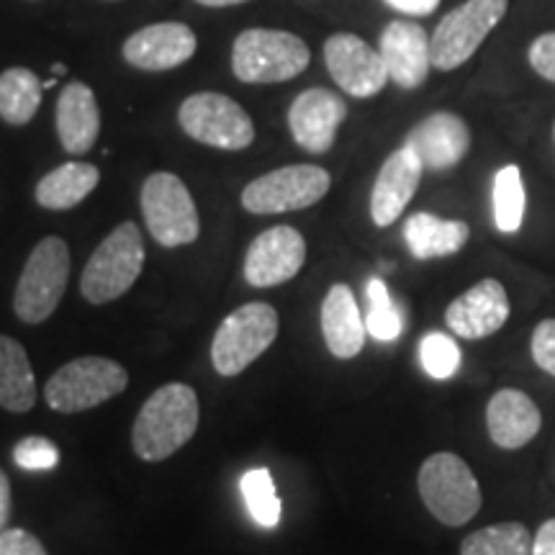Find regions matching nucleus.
Segmentation results:
<instances>
[{
	"label": "nucleus",
	"instance_id": "obj_1",
	"mask_svg": "<svg viewBox=\"0 0 555 555\" xmlns=\"http://www.w3.org/2000/svg\"><path fill=\"white\" fill-rule=\"evenodd\" d=\"M201 422L198 393L189 384H168L157 388L139 409L131 427V448L147 463L168 461L189 446Z\"/></svg>",
	"mask_w": 555,
	"mask_h": 555
},
{
	"label": "nucleus",
	"instance_id": "obj_2",
	"mask_svg": "<svg viewBox=\"0 0 555 555\" xmlns=\"http://www.w3.org/2000/svg\"><path fill=\"white\" fill-rule=\"evenodd\" d=\"M416 489L429 515L446 527H463L481 512L483 496L478 478L455 453L429 455L416 476Z\"/></svg>",
	"mask_w": 555,
	"mask_h": 555
},
{
	"label": "nucleus",
	"instance_id": "obj_3",
	"mask_svg": "<svg viewBox=\"0 0 555 555\" xmlns=\"http://www.w3.org/2000/svg\"><path fill=\"white\" fill-rule=\"evenodd\" d=\"M307 41L291 31L247 29L234 39L232 73L249 86L286 82L309 67Z\"/></svg>",
	"mask_w": 555,
	"mask_h": 555
},
{
	"label": "nucleus",
	"instance_id": "obj_4",
	"mask_svg": "<svg viewBox=\"0 0 555 555\" xmlns=\"http://www.w3.org/2000/svg\"><path fill=\"white\" fill-rule=\"evenodd\" d=\"M144 268V240L134 221H124L90 255L80 275V294L88 304H111L134 286Z\"/></svg>",
	"mask_w": 555,
	"mask_h": 555
},
{
	"label": "nucleus",
	"instance_id": "obj_5",
	"mask_svg": "<svg viewBox=\"0 0 555 555\" xmlns=\"http://www.w3.org/2000/svg\"><path fill=\"white\" fill-rule=\"evenodd\" d=\"M129 386L127 367L111 358L86 356L69 360L52 373L44 386V399L60 414H80L106 404Z\"/></svg>",
	"mask_w": 555,
	"mask_h": 555
},
{
	"label": "nucleus",
	"instance_id": "obj_6",
	"mask_svg": "<svg viewBox=\"0 0 555 555\" xmlns=\"http://www.w3.org/2000/svg\"><path fill=\"white\" fill-rule=\"evenodd\" d=\"M69 281V247L60 237H44L31 249L13 291V311L24 324H41L57 311Z\"/></svg>",
	"mask_w": 555,
	"mask_h": 555
},
{
	"label": "nucleus",
	"instance_id": "obj_7",
	"mask_svg": "<svg viewBox=\"0 0 555 555\" xmlns=\"http://www.w3.org/2000/svg\"><path fill=\"white\" fill-rule=\"evenodd\" d=\"M278 337V311L270 304L253 301L232 311L219 324L211 343V363L219 376L232 378L247 371Z\"/></svg>",
	"mask_w": 555,
	"mask_h": 555
},
{
	"label": "nucleus",
	"instance_id": "obj_8",
	"mask_svg": "<svg viewBox=\"0 0 555 555\" xmlns=\"http://www.w3.org/2000/svg\"><path fill=\"white\" fill-rule=\"evenodd\" d=\"M506 5L509 0H466L450 11L429 37L433 67L450 73L466 65L504 18Z\"/></svg>",
	"mask_w": 555,
	"mask_h": 555
},
{
	"label": "nucleus",
	"instance_id": "obj_9",
	"mask_svg": "<svg viewBox=\"0 0 555 555\" xmlns=\"http://www.w3.org/2000/svg\"><path fill=\"white\" fill-rule=\"evenodd\" d=\"M142 214L152 240L163 247H183L198 240L201 219L189 185L172 172H155L142 185Z\"/></svg>",
	"mask_w": 555,
	"mask_h": 555
},
{
	"label": "nucleus",
	"instance_id": "obj_10",
	"mask_svg": "<svg viewBox=\"0 0 555 555\" xmlns=\"http://www.w3.org/2000/svg\"><path fill=\"white\" fill-rule=\"evenodd\" d=\"M178 124L191 139L214 150L240 152L255 142L249 114L221 93H193L178 108Z\"/></svg>",
	"mask_w": 555,
	"mask_h": 555
},
{
	"label": "nucleus",
	"instance_id": "obj_11",
	"mask_svg": "<svg viewBox=\"0 0 555 555\" xmlns=\"http://www.w3.org/2000/svg\"><path fill=\"white\" fill-rule=\"evenodd\" d=\"M330 185V172L319 165H286L255 178L242 191V206L249 214L301 211L327 196Z\"/></svg>",
	"mask_w": 555,
	"mask_h": 555
},
{
	"label": "nucleus",
	"instance_id": "obj_12",
	"mask_svg": "<svg viewBox=\"0 0 555 555\" xmlns=\"http://www.w3.org/2000/svg\"><path fill=\"white\" fill-rule=\"evenodd\" d=\"M324 62L332 80L352 99H373L388 82V69L380 52L356 34H332L324 41Z\"/></svg>",
	"mask_w": 555,
	"mask_h": 555
},
{
	"label": "nucleus",
	"instance_id": "obj_13",
	"mask_svg": "<svg viewBox=\"0 0 555 555\" xmlns=\"http://www.w3.org/2000/svg\"><path fill=\"white\" fill-rule=\"evenodd\" d=\"M307 240L294 227H270L247 247L245 281L255 288H273L301 273Z\"/></svg>",
	"mask_w": 555,
	"mask_h": 555
},
{
	"label": "nucleus",
	"instance_id": "obj_14",
	"mask_svg": "<svg viewBox=\"0 0 555 555\" xmlns=\"http://www.w3.org/2000/svg\"><path fill=\"white\" fill-rule=\"evenodd\" d=\"M347 119V106L327 88H309L296 95L288 108V129L296 144L311 155H324L337 139V129Z\"/></svg>",
	"mask_w": 555,
	"mask_h": 555
},
{
	"label": "nucleus",
	"instance_id": "obj_15",
	"mask_svg": "<svg viewBox=\"0 0 555 555\" xmlns=\"http://www.w3.org/2000/svg\"><path fill=\"white\" fill-rule=\"evenodd\" d=\"M198 39L191 26L178 21L144 26L124 41V60L131 67L147 69V73H165V69L185 65L196 54Z\"/></svg>",
	"mask_w": 555,
	"mask_h": 555
},
{
	"label": "nucleus",
	"instance_id": "obj_16",
	"mask_svg": "<svg viewBox=\"0 0 555 555\" xmlns=\"http://www.w3.org/2000/svg\"><path fill=\"white\" fill-rule=\"evenodd\" d=\"M509 319V296L496 278H483L463 291L446 309V322L453 335L463 339H483L496 335Z\"/></svg>",
	"mask_w": 555,
	"mask_h": 555
},
{
	"label": "nucleus",
	"instance_id": "obj_17",
	"mask_svg": "<svg viewBox=\"0 0 555 555\" xmlns=\"http://www.w3.org/2000/svg\"><path fill=\"white\" fill-rule=\"evenodd\" d=\"M404 147L414 152L425 170H450L468 155L470 129L457 114L437 111L409 131Z\"/></svg>",
	"mask_w": 555,
	"mask_h": 555
},
{
	"label": "nucleus",
	"instance_id": "obj_18",
	"mask_svg": "<svg viewBox=\"0 0 555 555\" xmlns=\"http://www.w3.org/2000/svg\"><path fill=\"white\" fill-rule=\"evenodd\" d=\"M380 57L388 69V80L399 88L414 90L427 80L433 57H429V37L416 21H391L380 34Z\"/></svg>",
	"mask_w": 555,
	"mask_h": 555
},
{
	"label": "nucleus",
	"instance_id": "obj_19",
	"mask_svg": "<svg viewBox=\"0 0 555 555\" xmlns=\"http://www.w3.org/2000/svg\"><path fill=\"white\" fill-rule=\"evenodd\" d=\"M422 163L409 147H401L388 155V159L380 165L376 183H373L371 193V219L376 227H391L409 201L414 198L416 189L422 180Z\"/></svg>",
	"mask_w": 555,
	"mask_h": 555
},
{
	"label": "nucleus",
	"instance_id": "obj_20",
	"mask_svg": "<svg viewBox=\"0 0 555 555\" xmlns=\"http://www.w3.org/2000/svg\"><path fill=\"white\" fill-rule=\"evenodd\" d=\"M543 427L540 406L519 388H502L486 404V429L502 450H519L535 440Z\"/></svg>",
	"mask_w": 555,
	"mask_h": 555
},
{
	"label": "nucleus",
	"instance_id": "obj_21",
	"mask_svg": "<svg viewBox=\"0 0 555 555\" xmlns=\"http://www.w3.org/2000/svg\"><path fill=\"white\" fill-rule=\"evenodd\" d=\"M54 124H57L62 147L69 155H86L93 150L95 139L101 134V108L95 93L86 82L75 80L62 88Z\"/></svg>",
	"mask_w": 555,
	"mask_h": 555
},
{
	"label": "nucleus",
	"instance_id": "obj_22",
	"mask_svg": "<svg viewBox=\"0 0 555 555\" xmlns=\"http://www.w3.org/2000/svg\"><path fill=\"white\" fill-rule=\"evenodd\" d=\"M322 335L330 352L339 360H352L365 347V319L356 294L347 283H335L322 301Z\"/></svg>",
	"mask_w": 555,
	"mask_h": 555
},
{
	"label": "nucleus",
	"instance_id": "obj_23",
	"mask_svg": "<svg viewBox=\"0 0 555 555\" xmlns=\"http://www.w3.org/2000/svg\"><path fill=\"white\" fill-rule=\"evenodd\" d=\"M470 237V227L457 219H440L435 214H412L404 224V240L416 260H435L457 255Z\"/></svg>",
	"mask_w": 555,
	"mask_h": 555
},
{
	"label": "nucleus",
	"instance_id": "obj_24",
	"mask_svg": "<svg viewBox=\"0 0 555 555\" xmlns=\"http://www.w3.org/2000/svg\"><path fill=\"white\" fill-rule=\"evenodd\" d=\"M101 183V172L90 163H65L37 183V204L47 211H67L80 201H86L95 185Z\"/></svg>",
	"mask_w": 555,
	"mask_h": 555
},
{
	"label": "nucleus",
	"instance_id": "obj_25",
	"mask_svg": "<svg viewBox=\"0 0 555 555\" xmlns=\"http://www.w3.org/2000/svg\"><path fill=\"white\" fill-rule=\"evenodd\" d=\"M37 404V376H34L24 345L0 335V406L24 414Z\"/></svg>",
	"mask_w": 555,
	"mask_h": 555
},
{
	"label": "nucleus",
	"instance_id": "obj_26",
	"mask_svg": "<svg viewBox=\"0 0 555 555\" xmlns=\"http://www.w3.org/2000/svg\"><path fill=\"white\" fill-rule=\"evenodd\" d=\"M41 82L31 69L11 67L0 75V119L11 127H26L41 106Z\"/></svg>",
	"mask_w": 555,
	"mask_h": 555
},
{
	"label": "nucleus",
	"instance_id": "obj_27",
	"mask_svg": "<svg viewBox=\"0 0 555 555\" xmlns=\"http://www.w3.org/2000/svg\"><path fill=\"white\" fill-rule=\"evenodd\" d=\"M535 538L522 522H499L470 532L461 543V555H532Z\"/></svg>",
	"mask_w": 555,
	"mask_h": 555
},
{
	"label": "nucleus",
	"instance_id": "obj_28",
	"mask_svg": "<svg viewBox=\"0 0 555 555\" xmlns=\"http://www.w3.org/2000/svg\"><path fill=\"white\" fill-rule=\"evenodd\" d=\"M494 224L502 234H517L525 221L527 193L522 183V170L517 165H504L494 178Z\"/></svg>",
	"mask_w": 555,
	"mask_h": 555
},
{
	"label": "nucleus",
	"instance_id": "obj_29",
	"mask_svg": "<svg viewBox=\"0 0 555 555\" xmlns=\"http://www.w3.org/2000/svg\"><path fill=\"white\" fill-rule=\"evenodd\" d=\"M240 491L245 496V506L249 517L255 519L266 530H273L281 522L283 506L281 499H278L273 476H270L268 468H253L242 476Z\"/></svg>",
	"mask_w": 555,
	"mask_h": 555
},
{
	"label": "nucleus",
	"instance_id": "obj_30",
	"mask_svg": "<svg viewBox=\"0 0 555 555\" xmlns=\"http://www.w3.org/2000/svg\"><path fill=\"white\" fill-rule=\"evenodd\" d=\"M367 296V317L365 330L367 335L376 337L378 343H393L404 330V317L397 304H393L391 291L384 283V278H371L365 286Z\"/></svg>",
	"mask_w": 555,
	"mask_h": 555
},
{
	"label": "nucleus",
	"instance_id": "obj_31",
	"mask_svg": "<svg viewBox=\"0 0 555 555\" xmlns=\"http://www.w3.org/2000/svg\"><path fill=\"white\" fill-rule=\"evenodd\" d=\"M420 360L422 367L437 380L453 378L461 367V350L455 339L442 335V332H429L420 343Z\"/></svg>",
	"mask_w": 555,
	"mask_h": 555
},
{
	"label": "nucleus",
	"instance_id": "obj_32",
	"mask_svg": "<svg viewBox=\"0 0 555 555\" xmlns=\"http://www.w3.org/2000/svg\"><path fill=\"white\" fill-rule=\"evenodd\" d=\"M13 461L24 470H52L60 466V450L50 437L29 435L16 442L13 448Z\"/></svg>",
	"mask_w": 555,
	"mask_h": 555
},
{
	"label": "nucleus",
	"instance_id": "obj_33",
	"mask_svg": "<svg viewBox=\"0 0 555 555\" xmlns=\"http://www.w3.org/2000/svg\"><path fill=\"white\" fill-rule=\"evenodd\" d=\"M532 360L540 371L555 378V319H543L530 339Z\"/></svg>",
	"mask_w": 555,
	"mask_h": 555
},
{
	"label": "nucleus",
	"instance_id": "obj_34",
	"mask_svg": "<svg viewBox=\"0 0 555 555\" xmlns=\"http://www.w3.org/2000/svg\"><path fill=\"white\" fill-rule=\"evenodd\" d=\"M527 60L540 78L547 82H555V31L540 34V37L530 44V52H527Z\"/></svg>",
	"mask_w": 555,
	"mask_h": 555
},
{
	"label": "nucleus",
	"instance_id": "obj_35",
	"mask_svg": "<svg viewBox=\"0 0 555 555\" xmlns=\"http://www.w3.org/2000/svg\"><path fill=\"white\" fill-rule=\"evenodd\" d=\"M0 555H50L47 547L41 545V540L31 532L18 530H3L0 532Z\"/></svg>",
	"mask_w": 555,
	"mask_h": 555
},
{
	"label": "nucleus",
	"instance_id": "obj_36",
	"mask_svg": "<svg viewBox=\"0 0 555 555\" xmlns=\"http://www.w3.org/2000/svg\"><path fill=\"white\" fill-rule=\"evenodd\" d=\"M386 3L404 16H429L437 11L440 0H386Z\"/></svg>",
	"mask_w": 555,
	"mask_h": 555
},
{
	"label": "nucleus",
	"instance_id": "obj_37",
	"mask_svg": "<svg viewBox=\"0 0 555 555\" xmlns=\"http://www.w3.org/2000/svg\"><path fill=\"white\" fill-rule=\"evenodd\" d=\"M532 555H555V517L540 525L535 543H532Z\"/></svg>",
	"mask_w": 555,
	"mask_h": 555
},
{
	"label": "nucleus",
	"instance_id": "obj_38",
	"mask_svg": "<svg viewBox=\"0 0 555 555\" xmlns=\"http://www.w3.org/2000/svg\"><path fill=\"white\" fill-rule=\"evenodd\" d=\"M11 509H13L11 481H9V476H5V470L0 468V532H3L5 525H9Z\"/></svg>",
	"mask_w": 555,
	"mask_h": 555
},
{
	"label": "nucleus",
	"instance_id": "obj_39",
	"mask_svg": "<svg viewBox=\"0 0 555 555\" xmlns=\"http://www.w3.org/2000/svg\"><path fill=\"white\" fill-rule=\"evenodd\" d=\"M201 5H208V9H227V5H240L247 3V0H196Z\"/></svg>",
	"mask_w": 555,
	"mask_h": 555
},
{
	"label": "nucleus",
	"instance_id": "obj_40",
	"mask_svg": "<svg viewBox=\"0 0 555 555\" xmlns=\"http://www.w3.org/2000/svg\"><path fill=\"white\" fill-rule=\"evenodd\" d=\"M54 73H57V75H65V65H54Z\"/></svg>",
	"mask_w": 555,
	"mask_h": 555
},
{
	"label": "nucleus",
	"instance_id": "obj_41",
	"mask_svg": "<svg viewBox=\"0 0 555 555\" xmlns=\"http://www.w3.org/2000/svg\"><path fill=\"white\" fill-rule=\"evenodd\" d=\"M553 142H555V124H553Z\"/></svg>",
	"mask_w": 555,
	"mask_h": 555
}]
</instances>
